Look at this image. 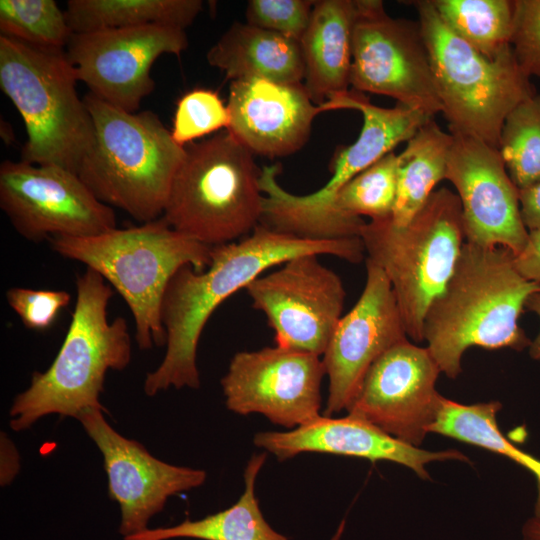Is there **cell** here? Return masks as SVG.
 Wrapping results in <instances>:
<instances>
[{
	"label": "cell",
	"instance_id": "1",
	"mask_svg": "<svg viewBox=\"0 0 540 540\" xmlns=\"http://www.w3.org/2000/svg\"><path fill=\"white\" fill-rule=\"evenodd\" d=\"M360 237L310 240L283 234L259 224L238 242L211 248L209 266L201 272L187 265L170 280L161 305L166 352L146 375L144 392L154 396L169 388H199L197 348L215 309L267 269L303 255H331L351 263L364 258Z\"/></svg>",
	"mask_w": 540,
	"mask_h": 540
},
{
	"label": "cell",
	"instance_id": "2",
	"mask_svg": "<svg viewBox=\"0 0 540 540\" xmlns=\"http://www.w3.org/2000/svg\"><path fill=\"white\" fill-rule=\"evenodd\" d=\"M540 284L517 271L503 247L463 244L454 270L433 300L423 323V340L441 370L455 379L473 346L521 351L531 341L519 325L528 298Z\"/></svg>",
	"mask_w": 540,
	"mask_h": 540
},
{
	"label": "cell",
	"instance_id": "3",
	"mask_svg": "<svg viewBox=\"0 0 540 540\" xmlns=\"http://www.w3.org/2000/svg\"><path fill=\"white\" fill-rule=\"evenodd\" d=\"M112 287L86 268L76 278V303L71 322L54 361L34 372L30 385L10 408L14 431L30 428L49 414L78 418L88 409H101L105 375L123 370L131 360L132 341L125 318L108 320Z\"/></svg>",
	"mask_w": 540,
	"mask_h": 540
},
{
	"label": "cell",
	"instance_id": "4",
	"mask_svg": "<svg viewBox=\"0 0 540 540\" xmlns=\"http://www.w3.org/2000/svg\"><path fill=\"white\" fill-rule=\"evenodd\" d=\"M93 139L78 176L104 204L141 223L162 216L186 148L152 111L128 112L91 93Z\"/></svg>",
	"mask_w": 540,
	"mask_h": 540
},
{
	"label": "cell",
	"instance_id": "5",
	"mask_svg": "<svg viewBox=\"0 0 540 540\" xmlns=\"http://www.w3.org/2000/svg\"><path fill=\"white\" fill-rule=\"evenodd\" d=\"M60 256L86 265L117 290L135 323L138 347L166 344L161 305L167 286L184 266L204 271L211 248L174 230L161 216L128 228H114L87 237L57 236L49 240Z\"/></svg>",
	"mask_w": 540,
	"mask_h": 540
},
{
	"label": "cell",
	"instance_id": "6",
	"mask_svg": "<svg viewBox=\"0 0 540 540\" xmlns=\"http://www.w3.org/2000/svg\"><path fill=\"white\" fill-rule=\"evenodd\" d=\"M185 148L162 217L208 247L249 235L261 222L264 198L253 154L227 130Z\"/></svg>",
	"mask_w": 540,
	"mask_h": 540
},
{
	"label": "cell",
	"instance_id": "7",
	"mask_svg": "<svg viewBox=\"0 0 540 540\" xmlns=\"http://www.w3.org/2000/svg\"><path fill=\"white\" fill-rule=\"evenodd\" d=\"M77 81L64 50L0 36V87L26 129L22 161L77 174L93 139L91 115L78 96Z\"/></svg>",
	"mask_w": 540,
	"mask_h": 540
},
{
	"label": "cell",
	"instance_id": "8",
	"mask_svg": "<svg viewBox=\"0 0 540 540\" xmlns=\"http://www.w3.org/2000/svg\"><path fill=\"white\" fill-rule=\"evenodd\" d=\"M325 111L354 109L361 112L363 126L357 140L339 148L331 162L332 177L317 191L296 195L278 182L279 165L264 166L260 188L264 195L260 224L279 233L310 240L350 238L333 212L340 189L357 174L408 142L432 117L397 103L393 108L374 105L354 89L331 97Z\"/></svg>",
	"mask_w": 540,
	"mask_h": 540
},
{
	"label": "cell",
	"instance_id": "9",
	"mask_svg": "<svg viewBox=\"0 0 540 540\" xmlns=\"http://www.w3.org/2000/svg\"><path fill=\"white\" fill-rule=\"evenodd\" d=\"M360 238L368 260L388 278L407 336L423 341V323L457 263L465 235L461 204L447 188L434 190L405 225L370 220Z\"/></svg>",
	"mask_w": 540,
	"mask_h": 540
},
{
	"label": "cell",
	"instance_id": "10",
	"mask_svg": "<svg viewBox=\"0 0 540 540\" xmlns=\"http://www.w3.org/2000/svg\"><path fill=\"white\" fill-rule=\"evenodd\" d=\"M412 3L450 133L472 136L499 149L508 114L536 94L530 77L518 65L512 48L488 58L444 24L431 0Z\"/></svg>",
	"mask_w": 540,
	"mask_h": 540
},
{
	"label": "cell",
	"instance_id": "11",
	"mask_svg": "<svg viewBox=\"0 0 540 540\" xmlns=\"http://www.w3.org/2000/svg\"><path fill=\"white\" fill-rule=\"evenodd\" d=\"M350 85L432 118L442 112L419 21L390 16L380 0H356Z\"/></svg>",
	"mask_w": 540,
	"mask_h": 540
},
{
	"label": "cell",
	"instance_id": "12",
	"mask_svg": "<svg viewBox=\"0 0 540 540\" xmlns=\"http://www.w3.org/2000/svg\"><path fill=\"white\" fill-rule=\"evenodd\" d=\"M0 207L15 231L31 242L94 236L117 224L114 209L98 200L78 174L22 160L0 165Z\"/></svg>",
	"mask_w": 540,
	"mask_h": 540
},
{
	"label": "cell",
	"instance_id": "13",
	"mask_svg": "<svg viewBox=\"0 0 540 540\" xmlns=\"http://www.w3.org/2000/svg\"><path fill=\"white\" fill-rule=\"evenodd\" d=\"M185 30L158 24L73 33L66 55L91 94L135 113L155 88L153 63L187 48Z\"/></svg>",
	"mask_w": 540,
	"mask_h": 540
},
{
	"label": "cell",
	"instance_id": "14",
	"mask_svg": "<svg viewBox=\"0 0 540 540\" xmlns=\"http://www.w3.org/2000/svg\"><path fill=\"white\" fill-rule=\"evenodd\" d=\"M317 257L290 259L245 289L273 329L276 345L321 356L342 317L346 292L341 278Z\"/></svg>",
	"mask_w": 540,
	"mask_h": 540
},
{
	"label": "cell",
	"instance_id": "15",
	"mask_svg": "<svg viewBox=\"0 0 540 540\" xmlns=\"http://www.w3.org/2000/svg\"><path fill=\"white\" fill-rule=\"evenodd\" d=\"M324 375L320 356L275 345L237 352L221 387L230 411L294 429L321 416Z\"/></svg>",
	"mask_w": 540,
	"mask_h": 540
},
{
	"label": "cell",
	"instance_id": "16",
	"mask_svg": "<svg viewBox=\"0 0 540 540\" xmlns=\"http://www.w3.org/2000/svg\"><path fill=\"white\" fill-rule=\"evenodd\" d=\"M440 373L427 347L401 341L370 366L347 412L420 447L437 415Z\"/></svg>",
	"mask_w": 540,
	"mask_h": 540
},
{
	"label": "cell",
	"instance_id": "17",
	"mask_svg": "<svg viewBox=\"0 0 540 540\" xmlns=\"http://www.w3.org/2000/svg\"><path fill=\"white\" fill-rule=\"evenodd\" d=\"M445 179L457 190L466 242L503 247L514 256L523 250L528 230L518 188L498 148L472 136L452 134Z\"/></svg>",
	"mask_w": 540,
	"mask_h": 540
},
{
	"label": "cell",
	"instance_id": "18",
	"mask_svg": "<svg viewBox=\"0 0 540 540\" xmlns=\"http://www.w3.org/2000/svg\"><path fill=\"white\" fill-rule=\"evenodd\" d=\"M103 412L88 409L77 419L103 456L108 493L121 510L119 533L126 537L148 529L169 497L201 486L206 472L157 459L142 444L118 433Z\"/></svg>",
	"mask_w": 540,
	"mask_h": 540
},
{
	"label": "cell",
	"instance_id": "19",
	"mask_svg": "<svg viewBox=\"0 0 540 540\" xmlns=\"http://www.w3.org/2000/svg\"><path fill=\"white\" fill-rule=\"evenodd\" d=\"M407 337L388 278L366 259L363 291L340 318L322 355L329 379L325 416L347 410L370 366Z\"/></svg>",
	"mask_w": 540,
	"mask_h": 540
},
{
	"label": "cell",
	"instance_id": "20",
	"mask_svg": "<svg viewBox=\"0 0 540 540\" xmlns=\"http://www.w3.org/2000/svg\"><path fill=\"white\" fill-rule=\"evenodd\" d=\"M226 129L253 155L286 157L309 139L314 118L324 112L303 83L285 84L263 78L231 81Z\"/></svg>",
	"mask_w": 540,
	"mask_h": 540
},
{
	"label": "cell",
	"instance_id": "21",
	"mask_svg": "<svg viewBox=\"0 0 540 540\" xmlns=\"http://www.w3.org/2000/svg\"><path fill=\"white\" fill-rule=\"evenodd\" d=\"M254 444L279 461L304 452L358 457L370 461L387 460L412 469L421 479H429L426 465L432 461L469 459L460 451H428L382 431L368 421L348 414L345 417L319 416L291 431H263Z\"/></svg>",
	"mask_w": 540,
	"mask_h": 540
},
{
	"label": "cell",
	"instance_id": "22",
	"mask_svg": "<svg viewBox=\"0 0 540 540\" xmlns=\"http://www.w3.org/2000/svg\"><path fill=\"white\" fill-rule=\"evenodd\" d=\"M355 17L356 0L315 1L299 44L305 65L303 84L318 106L349 90Z\"/></svg>",
	"mask_w": 540,
	"mask_h": 540
},
{
	"label": "cell",
	"instance_id": "23",
	"mask_svg": "<svg viewBox=\"0 0 540 540\" xmlns=\"http://www.w3.org/2000/svg\"><path fill=\"white\" fill-rule=\"evenodd\" d=\"M206 59L231 81L263 78L295 84L305 77L299 42L248 23L234 22L208 50Z\"/></svg>",
	"mask_w": 540,
	"mask_h": 540
},
{
	"label": "cell",
	"instance_id": "24",
	"mask_svg": "<svg viewBox=\"0 0 540 540\" xmlns=\"http://www.w3.org/2000/svg\"><path fill=\"white\" fill-rule=\"evenodd\" d=\"M265 460V453L254 454L250 458L244 472L245 489L237 502L229 508L202 519H186L174 526L148 528L123 539L289 540L267 523L255 495L256 478Z\"/></svg>",
	"mask_w": 540,
	"mask_h": 540
},
{
	"label": "cell",
	"instance_id": "25",
	"mask_svg": "<svg viewBox=\"0 0 540 540\" xmlns=\"http://www.w3.org/2000/svg\"><path fill=\"white\" fill-rule=\"evenodd\" d=\"M451 144L452 134L443 131L432 118L397 155V192L390 217L394 224H407L428 200L435 186L445 179Z\"/></svg>",
	"mask_w": 540,
	"mask_h": 540
},
{
	"label": "cell",
	"instance_id": "26",
	"mask_svg": "<svg viewBox=\"0 0 540 540\" xmlns=\"http://www.w3.org/2000/svg\"><path fill=\"white\" fill-rule=\"evenodd\" d=\"M201 0H69L65 16L73 33L158 24L185 30Z\"/></svg>",
	"mask_w": 540,
	"mask_h": 540
},
{
	"label": "cell",
	"instance_id": "27",
	"mask_svg": "<svg viewBox=\"0 0 540 540\" xmlns=\"http://www.w3.org/2000/svg\"><path fill=\"white\" fill-rule=\"evenodd\" d=\"M501 407L498 401L467 405L441 396L429 433L496 452L529 470L537 481L535 516L540 518V460L513 445L501 433L496 420Z\"/></svg>",
	"mask_w": 540,
	"mask_h": 540
},
{
	"label": "cell",
	"instance_id": "28",
	"mask_svg": "<svg viewBox=\"0 0 540 540\" xmlns=\"http://www.w3.org/2000/svg\"><path fill=\"white\" fill-rule=\"evenodd\" d=\"M444 24L484 56L511 48L514 0H431Z\"/></svg>",
	"mask_w": 540,
	"mask_h": 540
},
{
	"label": "cell",
	"instance_id": "29",
	"mask_svg": "<svg viewBox=\"0 0 540 540\" xmlns=\"http://www.w3.org/2000/svg\"><path fill=\"white\" fill-rule=\"evenodd\" d=\"M398 156L390 152L347 182L335 197L333 212L351 237H360L370 220L391 217L396 199Z\"/></svg>",
	"mask_w": 540,
	"mask_h": 540
},
{
	"label": "cell",
	"instance_id": "30",
	"mask_svg": "<svg viewBox=\"0 0 540 540\" xmlns=\"http://www.w3.org/2000/svg\"><path fill=\"white\" fill-rule=\"evenodd\" d=\"M499 151L518 190L540 182V94L522 101L508 114Z\"/></svg>",
	"mask_w": 540,
	"mask_h": 540
},
{
	"label": "cell",
	"instance_id": "31",
	"mask_svg": "<svg viewBox=\"0 0 540 540\" xmlns=\"http://www.w3.org/2000/svg\"><path fill=\"white\" fill-rule=\"evenodd\" d=\"M1 35L43 49L64 50L73 34L54 0H1Z\"/></svg>",
	"mask_w": 540,
	"mask_h": 540
},
{
	"label": "cell",
	"instance_id": "32",
	"mask_svg": "<svg viewBox=\"0 0 540 540\" xmlns=\"http://www.w3.org/2000/svg\"><path fill=\"white\" fill-rule=\"evenodd\" d=\"M229 122L228 108L218 93L196 88L178 100L171 135L177 144L185 147L195 139L227 129Z\"/></svg>",
	"mask_w": 540,
	"mask_h": 540
},
{
	"label": "cell",
	"instance_id": "33",
	"mask_svg": "<svg viewBox=\"0 0 540 540\" xmlns=\"http://www.w3.org/2000/svg\"><path fill=\"white\" fill-rule=\"evenodd\" d=\"M311 0H250L246 23L300 42L313 10Z\"/></svg>",
	"mask_w": 540,
	"mask_h": 540
},
{
	"label": "cell",
	"instance_id": "34",
	"mask_svg": "<svg viewBox=\"0 0 540 540\" xmlns=\"http://www.w3.org/2000/svg\"><path fill=\"white\" fill-rule=\"evenodd\" d=\"M6 300L26 328L41 331L53 325L71 295L64 290L12 287L6 292Z\"/></svg>",
	"mask_w": 540,
	"mask_h": 540
},
{
	"label": "cell",
	"instance_id": "35",
	"mask_svg": "<svg viewBox=\"0 0 540 540\" xmlns=\"http://www.w3.org/2000/svg\"><path fill=\"white\" fill-rule=\"evenodd\" d=\"M510 44L520 68L540 78V0H514Z\"/></svg>",
	"mask_w": 540,
	"mask_h": 540
},
{
	"label": "cell",
	"instance_id": "36",
	"mask_svg": "<svg viewBox=\"0 0 540 540\" xmlns=\"http://www.w3.org/2000/svg\"><path fill=\"white\" fill-rule=\"evenodd\" d=\"M513 262L522 277L540 284V228L528 231L523 250L513 255Z\"/></svg>",
	"mask_w": 540,
	"mask_h": 540
},
{
	"label": "cell",
	"instance_id": "37",
	"mask_svg": "<svg viewBox=\"0 0 540 540\" xmlns=\"http://www.w3.org/2000/svg\"><path fill=\"white\" fill-rule=\"evenodd\" d=\"M520 212L528 231L540 228V182L518 190Z\"/></svg>",
	"mask_w": 540,
	"mask_h": 540
},
{
	"label": "cell",
	"instance_id": "38",
	"mask_svg": "<svg viewBox=\"0 0 540 540\" xmlns=\"http://www.w3.org/2000/svg\"><path fill=\"white\" fill-rule=\"evenodd\" d=\"M525 308L535 313L540 320V291L535 292L528 298ZM529 352L533 359L540 361V329L536 338L531 341Z\"/></svg>",
	"mask_w": 540,
	"mask_h": 540
},
{
	"label": "cell",
	"instance_id": "39",
	"mask_svg": "<svg viewBox=\"0 0 540 540\" xmlns=\"http://www.w3.org/2000/svg\"><path fill=\"white\" fill-rule=\"evenodd\" d=\"M523 540H540V518L528 519L522 528Z\"/></svg>",
	"mask_w": 540,
	"mask_h": 540
},
{
	"label": "cell",
	"instance_id": "40",
	"mask_svg": "<svg viewBox=\"0 0 540 540\" xmlns=\"http://www.w3.org/2000/svg\"><path fill=\"white\" fill-rule=\"evenodd\" d=\"M344 529H345V520H342L336 532L334 533V535L331 537L330 540H340L343 535Z\"/></svg>",
	"mask_w": 540,
	"mask_h": 540
}]
</instances>
